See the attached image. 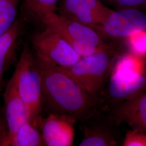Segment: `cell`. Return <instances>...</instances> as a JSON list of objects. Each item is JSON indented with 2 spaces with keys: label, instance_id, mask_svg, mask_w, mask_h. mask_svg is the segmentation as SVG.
<instances>
[{
  "label": "cell",
  "instance_id": "cell-18",
  "mask_svg": "<svg viewBox=\"0 0 146 146\" xmlns=\"http://www.w3.org/2000/svg\"><path fill=\"white\" fill-rule=\"evenodd\" d=\"M131 52L136 55L146 56V29L136 31L126 39Z\"/></svg>",
  "mask_w": 146,
  "mask_h": 146
},
{
  "label": "cell",
  "instance_id": "cell-11",
  "mask_svg": "<svg viewBox=\"0 0 146 146\" xmlns=\"http://www.w3.org/2000/svg\"><path fill=\"white\" fill-rule=\"evenodd\" d=\"M108 80L107 95L116 104L146 91V75L143 73L128 75L110 74Z\"/></svg>",
  "mask_w": 146,
  "mask_h": 146
},
{
  "label": "cell",
  "instance_id": "cell-5",
  "mask_svg": "<svg viewBox=\"0 0 146 146\" xmlns=\"http://www.w3.org/2000/svg\"><path fill=\"white\" fill-rule=\"evenodd\" d=\"M35 55L60 67H68L82 58L67 40L56 32L44 27L31 36Z\"/></svg>",
  "mask_w": 146,
  "mask_h": 146
},
{
  "label": "cell",
  "instance_id": "cell-7",
  "mask_svg": "<svg viewBox=\"0 0 146 146\" xmlns=\"http://www.w3.org/2000/svg\"><path fill=\"white\" fill-rule=\"evenodd\" d=\"M111 11L101 0H58L56 11L94 28L102 23Z\"/></svg>",
  "mask_w": 146,
  "mask_h": 146
},
{
  "label": "cell",
  "instance_id": "cell-20",
  "mask_svg": "<svg viewBox=\"0 0 146 146\" xmlns=\"http://www.w3.org/2000/svg\"><path fill=\"white\" fill-rule=\"evenodd\" d=\"M117 9L124 8L139 9L146 5V0H101Z\"/></svg>",
  "mask_w": 146,
  "mask_h": 146
},
{
  "label": "cell",
  "instance_id": "cell-10",
  "mask_svg": "<svg viewBox=\"0 0 146 146\" xmlns=\"http://www.w3.org/2000/svg\"><path fill=\"white\" fill-rule=\"evenodd\" d=\"M110 119L115 125L125 123L132 130L146 133V91L116 104Z\"/></svg>",
  "mask_w": 146,
  "mask_h": 146
},
{
  "label": "cell",
  "instance_id": "cell-8",
  "mask_svg": "<svg viewBox=\"0 0 146 146\" xmlns=\"http://www.w3.org/2000/svg\"><path fill=\"white\" fill-rule=\"evenodd\" d=\"M76 121L67 116L52 113L45 118L38 117L33 123L40 129L44 146H73Z\"/></svg>",
  "mask_w": 146,
  "mask_h": 146
},
{
  "label": "cell",
  "instance_id": "cell-17",
  "mask_svg": "<svg viewBox=\"0 0 146 146\" xmlns=\"http://www.w3.org/2000/svg\"><path fill=\"white\" fill-rule=\"evenodd\" d=\"M21 0H0V37L17 20Z\"/></svg>",
  "mask_w": 146,
  "mask_h": 146
},
{
  "label": "cell",
  "instance_id": "cell-3",
  "mask_svg": "<svg viewBox=\"0 0 146 146\" xmlns=\"http://www.w3.org/2000/svg\"><path fill=\"white\" fill-rule=\"evenodd\" d=\"M17 92L28 110L33 122L41 116L44 102L42 75L36 56L26 43L12 75Z\"/></svg>",
  "mask_w": 146,
  "mask_h": 146
},
{
  "label": "cell",
  "instance_id": "cell-1",
  "mask_svg": "<svg viewBox=\"0 0 146 146\" xmlns=\"http://www.w3.org/2000/svg\"><path fill=\"white\" fill-rule=\"evenodd\" d=\"M36 58L42 75L44 102L53 113L82 122L99 110L100 97L84 90L60 67Z\"/></svg>",
  "mask_w": 146,
  "mask_h": 146
},
{
  "label": "cell",
  "instance_id": "cell-16",
  "mask_svg": "<svg viewBox=\"0 0 146 146\" xmlns=\"http://www.w3.org/2000/svg\"><path fill=\"white\" fill-rule=\"evenodd\" d=\"M28 15L41 22L48 14L57 10L58 0H23Z\"/></svg>",
  "mask_w": 146,
  "mask_h": 146
},
{
  "label": "cell",
  "instance_id": "cell-13",
  "mask_svg": "<svg viewBox=\"0 0 146 146\" xmlns=\"http://www.w3.org/2000/svg\"><path fill=\"white\" fill-rule=\"evenodd\" d=\"M23 25L20 19L0 37V91L4 84V75L13 57L23 33Z\"/></svg>",
  "mask_w": 146,
  "mask_h": 146
},
{
  "label": "cell",
  "instance_id": "cell-2",
  "mask_svg": "<svg viewBox=\"0 0 146 146\" xmlns=\"http://www.w3.org/2000/svg\"><path fill=\"white\" fill-rule=\"evenodd\" d=\"M120 55L110 45L90 56L81 58L70 67L61 68L84 90L100 97Z\"/></svg>",
  "mask_w": 146,
  "mask_h": 146
},
{
  "label": "cell",
  "instance_id": "cell-15",
  "mask_svg": "<svg viewBox=\"0 0 146 146\" xmlns=\"http://www.w3.org/2000/svg\"><path fill=\"white\" fill-rule=\"evenodd\" d=\"M143 58L131 52L120 55L115 62L111 74L128 75L143 73Z\"/></svg>",
  "mask_w": 146,
  "mask_h": 146
},
{
  "label": "cell",
  "instance_id": "cell-6",
  "mask_svg": "<svg viewBox=\"0 0 146 146\" xmlns=\"http://www.w3.org/2000/svg\"><path fill=\"white\" fill-rule=\"evenodd\" d=\"M94 29L105 41L125 40L136 31L146 29V15L139 9L111 11Z\"/></svg>",
  "mask_w": 146,
  "mask_h": 146
},
{
  "label": "cell",
  "instance_id": "cell-12",
  "mask_svg": "<svg viewBox=\"0 0 146 146\" xmlns=\"http://www.w3.org/2000/svg\"><path fill=\"white\" fill-rule=\"evenodd\" d=\"M97 111L87 119L81 122L84 133L80 146H114L117 142L114 133L104 120H99Z\"/></svg>",
  "mask_w": 146,
  "mask_h": 146
},
{
  "label": "cell",
  "instance_id": "cell-19",
  "mask_svg": "<svg viewBox=\"0 0 146 146\" xmlns=\"http://www.w3.org/2000/svg\"><path fill=\"white\" fill-rule=\"evenodd\" d=\"M123 146H146V133L132 130L125 134Z\"/></svg>",
  "mask_w": 146,
  "mask_h": 146
},
{
  "label": "cell",
  "instance_id": "cell-14",
  "mask_svg": "<svg viewBox=\"0 0 146 146\" xmlns=\"http://www.w3.org/2000/svg\"><path fill=\"white\" fill-rule=\"evenodd\" d=\"M4 146H44V142L40 131L29 120L21 125Z\"/></svg>",
  "mask_w": 146,
  "mask_h": 146
},
{
  "label": "cell",
  "instance_id": "cell-9",
  "mask_svg": "<svg viewBox=\"0 0 146 146\" xmlns=\"http://www.w3.org/2000/svg\"><path fill=\"white\" fill-rule=\"evenodd\" d=\"M3 100L7 133L5 137L0 141V146H4L5 142L14 135L22 125L30 120L28 110L17 92L13 76L5 87Z\"/></svg>",
  "mask_w": 146,
  "mask_h": 146
},
{
  "label": "cell",
  "instance_id": "cell-4",
  "mask_svg": "<svg viewBox=\"0 0 146 146\" xmlns=\"http://www.w3.org/2000/svg\"><path fill=\"white\" fill-rule=\"evenodd\" d=\"M41 22L44 27L65 38L82 58L98 52L100 50V48L109 44L93 27L69 19L56 11L45 16Z\"/></svg>",
  "mask_w": 146,
  "mask_h": 146
}]
</instances>
